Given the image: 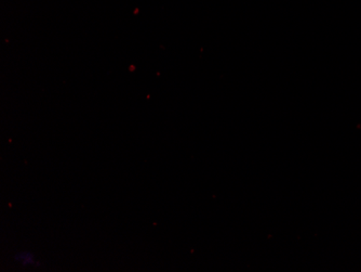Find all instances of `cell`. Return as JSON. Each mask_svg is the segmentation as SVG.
I'll return each mask as SVG.
<instances>
[{
    "label": "cell",
    "instance_id": "cell-1",
    "mask_svg": "<svg viewBox=\"0 0 361 272\" xmlns=\"http://www.w3.org/2000/svg\"><path fill=\"white\" fill-rule=\"evenodd\" d=\"M16 259L23 267H30V266H34L36 264L35 257L28 252H23V253H20L19 255H16Z\"/></svg>",
    "mask_w": 361,
    "mask_h": 272
}]
</instances>
